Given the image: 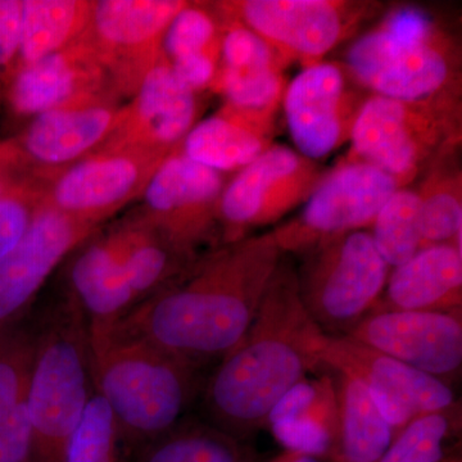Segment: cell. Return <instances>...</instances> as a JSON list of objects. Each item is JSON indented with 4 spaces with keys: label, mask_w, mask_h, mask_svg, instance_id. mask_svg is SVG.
Returning a JSON list of instances; mask_svg holds the SVG:
<instances>
[{
    "label": "cell",
    "mask_w": 462,
    "mask_h": 462,
    "mask_svg": "<svg viewBox=\"0 0 462 462\" xmlns=\"http://www.w3.org/2000/svg\"><path fill=\"white\" fill-rule=\"evenodd\" d=\"M108 230L136 306L180 278L199 257L176 245L138 209Z\"/></svg>",
    "instance_id": "cell-25"
},
{
    "label": "cell",
    "mask_w": 462,
    "mask_h": 462,
    "mask_svg": "<svg viewBox=\"0 0 462 462\" xmlns=\"http://www.w3.org/2000/svg\"><path fill=\"white\" fill-rule=\"evenodd\" d=\"M282 257L272 231L225 243L112 327L200 369L216 366L247 333Z\"/></svg>",
    "instance_id": "cell-1"
},
{
    "label": "cell",
    "mask_w": 462,
    "mask_h": 462,
    "mask_svg": "<svg viewBox=\"0 0 462 462\" xmlns=\"http://www.w3.org/2000/svg\"><path fill=\"white\" fill-rule=\"evenodd\" d=\"M282 71L281 67L245 69L218 67L209 90L223 96L225 103L231 107L275 121L288 85Z\"/></svg>",
    "instance_id": "cell-31"
},
{
    "label": "cell",
    "mask_w": 462,
    "mask_h": 462,
    "mask_svg": "<svg viewBox=\"0 0 462 462\" xmlns=\"http://www.w3.org/2000/svg\"><path fill=\"white\" fill-rule=\"evenodd\" d=\"M348 338L451 385L462 366L460 311L375 309Z\"/></svg>",
    "instance_id": "cell-16"
},
{
    "label": "cell",
    "mask_w": 462,
    "mask_h": 462,
    "mask_svg": "<svg viewBox=\"0 0 462 462\" xmlns=\"http://www.w3.org/2000/svg\"><path fill=\"white\" fill-rule=\"evenodd\" d=\"M398 189L393 179L375 167L343 162L327 172L302 211L273 230L282 254H305L324 240L372 227L376 215Z\"/></svg>",
    "instance_id": "cell-12"
},
{
    "label": "cell",
    "mask_w": 462,
    "mask_h": 462,
    "mask_svg": "<svg viewBox=\"0 0 462 462\" xmlns=\"http://www.w3.org/2000/svg\"><path fill=\"white\" fill-rule=\"evenodd\" d=\"M9 185H0V193H2L3 190L7 189Z\"/></svg>",
    "instance_id": "cell-42"
},
{
    "label": "cell",
    "mask_w": 462,
    "mask_h": 462,
    "mask_svg": "<svg viewBox=\"0 0 462 462\" xmlns=\"http://www.w3.org/2000/svg\"><path fill=\"white\" fill-rule=\"evenodd\" d=\"M325 173L294 149L273 144L225 185L218 205L221 245L278 223L310 199Z\"/></svg>",
    "instance_id": "cell-10"
},
{
    "label": "cell",
    "mask_w": 462,
    "mask_h": 462,
    "mask_svg": "<svg viewBox=\"0 0 462 462\" xmlns=\"http://www.w3.org/2000/svg\"><path fill=\"white\" fill-rule=\"evenodd\" d=\"M316 378L298 382L273 407L264 427L285 451L328 462L338 439V396L333 375L316 370Z\"/></svg>",
    "instance_id": "cell-21"
},
{
    "label": "cell",
    "mask_w": 462,
    "mask_h": 462,
    "mask_svg": "<svg viewBox=\"0 0 462 462\" xmlns=\"http://www.w3.org/2000/svg\"><path fill=\"white\" fill-rule=\"evenodd\" d=\"M99 229L42 205L20 242L0 258V330L32 314L58 264Z\"/></svg>",
    "instance_id": "cell-17"
},
{
    "label": "cell",
    "mask_w": 462,
    "mask_h": 462,
    "mask_svg": "<svg viewBox=\"0 0 462 462\" xmlns=\"http://www.w3.org/2000/svg\"><path fill=\"white\" fill-rule=\"evenodd\" d=\"M462 252L455 245L420 249L389 273L376 309L398 311H460Z\"/></svg>",
    "instance_id": "cell-23"
},
{
    "label": "cell",
    "mask_w": 462,
    "mask_h": 462,
    "mask_svg": "<svg viewBox=\"0 0 462 462\" xmlns=\"http://www.w3.org/2000/svg\"><path fill=\"white\" fill-rule=\"evenodd\" d=\"M23 27V2L0 0V69L11 74L17 63Z\"/></svg>",
    "instance_id": "cell-37"
},
{
    "label": "cell",
    "mask_w": 462,
    "mask_h": 462,
    "mask_svg": "<svg viewBox=\"0 0 462 462\" xmlns=\"http://www.w3.org/2000/svg\"><path fill=\"white\" fill-rule=\"evenodd\" d=\"M325 338L303 305L297 270L282 257L247 333L207 375L199 418L247 442L279 400L320 367Z\"/></svg>",
    "instance_id": "cell-2"
},
{
    "label": "cell",
    "mask_w": 462,
    "mask_h": 462,
    "mask_svg": "<svg viewBox=\"0 0 462 462\" xmlns=\"http://www.w3.org/2000/svg\"><path fill=\"white\" fill-rule=\"evenodd\" d=\"M266 462H324L312 456L300 454V452L285 451L282 449V454L275 456L272 460Z\"/></svg>",
    "instance_id": "cell-40"
},
{
    "label": "cell",
    "mask_w": 462,
    "mask_h": 462,
    "mask_svg": "<svg viewBox=\"0 0 462 462\" xmlns=\"http://www.w3.org/2000/svg\"><path fill=\"white\" fill-rule=\"evenodd\" d=\"M8 79L9 106L20 116L35 117L84 100L116 98L105 69L80 41L32 65L16 67Z\"/></svg>",
    "instance_id": "cell-20"
},
{
    "label": "cell",
    "mask_w": 462,
    "mask_h": 462,
    "mask_svg": "<svg viewBox=\"0 0 462 462\" xmlns=\"http://www.w3.org/2000/svg\"><path fill=\"white\" fill-rule=\"evenodd\" d=\"M226 182L223 172L194 162L178 148L152 176L138 211L199 257L200 247L220 236L218 205Z\"/></svg>",
    "instance_id": "cell-13"
},
{
    "label": "cell",
    "mask_w": 462,
    "mask_h": 462,
    "mask_svg": "<svg viewBox=\"0 0 462 462\" xmlns=\"http://www.w3.org/2000/svg\"><path fill=\"white\" fill-rule=\"evenodd\" d=\"M460 144L443 149L422 173L418 193L420 202L421 249L438 245L461 248L462 171Z\"/></svg>",
    "instance_id": "cell-27"
},
{
    "label": "cell",
    "mask_w": 462,
    "mask_h": 462,
    "mask_svg": "<svg viewBox=\"0 0 462 462\" xmlns=\"http://www.w3.org/2000/svg\"><path fill=\"white\" fill-rule=\"evenodd\" d=\"M320 367L357 376L369 389L394 436L416 418L445 411L457 404L451 385L348 337L327 336Z\"/></svg>",
    "instance_id": "cell-14"
},
{
    "label": "cell",
    "mask_w": 462,
    "mask_h": 462,
    "mask_svg": "<svg viewBox=\"0 0 462 462\" xmlns=\"http://www.w3.org/2000/svg\"><path fill=\"white\" fill-rule=\"evenodd\" d=\"M90 346L96 393L107 404L129 457L199 404L206 370L114 327L90 325Z\"/></svg>",
    "instance_id": "cell-3"
},
{
    "label": "cell",
    "mask_w": 462,
    "mask_h": 462,
    "mask_svg": "<svg viewBox=\"0 0 462 462\" xmlns=\"http://www.w3.org/2000/svg\"><path fill=\"white\" fill-rule=\"evenodd\" d=\"M346 71L374 96L411 103H461L457 45L422 9L403 5L346 48Z\"/></svg>",
    "instance_id": "cell-5"
},
{
    "label": "cell",
    "mask_w": 462,
    "mask_h": 462,
    "mask_svg": "<svg viewBox=\"0 0 462 462\" xmlns=\"http://www.w3.org/2000/svg\"><path fill=\"white\" fill-rule=\"evenodd\" d=\"M90 5L84 0H23L16 66L32 65L80 41Z\"/></svg>",
    "instance_id": "cell-29"
},
{
    "label": "cell",
    "mask_w": 462,
    "mask_h": 462,
    "mask_svg": "<svg viewBox=\"0 0 462 462\" xmlns=\"http://www.w3.org/2000/svg\"><path fill=\"white\" fill-rule=\"evenodd\" d=\"M197 96L179 80L169 60L161 57L134 98L121 107L115 132L106 144L171 154L199 120Z\"/></svg>",
    "instance_id": "cell-19"
},
{
    "label": "cell",
    "mask_w": 462,
    "mask_h": 462,
    "mask_svg": "<svg viewBox=\"0 0 462 462\" xmlns=\"http://www.w3.org/2000/svg\"><path fill=\"white\" fill-rule=\"evenodd\" d=\"M115 97L84 100L35 116L16 139L27 173L45 182L102 148L117 125Z\"/></svg>",
    "instance_id": "cell-18"
},
{
    "label": "cell",
    "mask_w": 462,
    "mask_h": 462,
    "mask_svg": "<svg viewBox=\"0 0 462 462\" xmlns=\"http://www.w3.org/2000/svg\"><path fill=\"white\" fill-rule=\"evenodd\" d=\"M170 154L106 144L42 185V205L100 227L116 212L141 199Z\"/></svg>",
    "instance_id": "cell-11"
},
{
    "label": "cell",
    "mask_w": 462,
    "mask_h": 462,
    "mask_svg": "<svg viewBox=\"0 0 462 462\" xmlns=\"http://www.w3.org/2000/svg\"><path fill=\"white\" fill-rule=\"evenodd\" d=\"M32 355V312L0 330V415L26 402Z\"/></svg>",
    "instance_id": "cell-35"
},
{
    "label": "cell",
    "mask_w": 462,
    "mask_h": 462,
    "mask_svg": "<svg viewBox=\"0 0 462 462\" xmlns=\"http://www.w3.org/2000/svg\"><path fill=\"white\" fill-rule=\"evenodd\" d=\"M339 63L303 67L285 88L282 106L297 152L309 160H324L349 141L366 99Z\"/></svg>",
    "instance_id": "cell-15"
},
{
    "label": "cell",
    "mask_w": 462,
    "mask_h": 462,
    "mask_svg": "<svg viewBox=\"0 0 462 462\" xmlns=\"http://www.w3.org/2000/svg\"><path fill=\"white\" fill-rule=\"evenodd\" d=\"M225 16L260 35L288 63L322 62L376 8L346 0H229L215 3Z\"/></svg>",
    "instance_id": "cell-8"
},
{
    "label": "cell",
    "mask_w": 462,
    "mask_h": 462,
    "mask_svg": "<svg viewBox=\"0 0 462 462\" xmlns=\"http://www.w3.org/2000/svg\"><path fill=\"white\" fill-rule=\"evenodd\" d=\"M182 0L91 2L80 38L105 69L116 97L134 96L162 57V41Z\"/></svg>",
    "instance_id": "cell-9"
},
{
    "label": "cell",
    "mask_w": 462,
    "mask_h": 462,
    "mask_svg": "<svg viewBox=\"0 0 462 462\" xmlns=\"http://www.w3.org/2000/svg\"><path fill=\"white\" fill-rule=\"evenodd\" d=\"M380 256L393 269L421 249L420 202L410 188H398L376 215L370 227Z\"/></svg>",
    "instance_id": "cell-30"
},
{
    "label": "cell",
    "mask_w": 462,
    "mask_h": 462,
    "mask_svg": "<svg viewBox=\"0 0 462 462\" xmlns=\"http://www.w3.org/2000/svg\"><path fill=\"white\" fill-rule=\"evenodd\" d=\"M129 462H258L245 440L188 416L173 430L134 451Z\"/></svg>",
    "instance_id": "cell-28"
},
{
    "label": "cell",
    "mask_w": 462,
    "mask_h": 462,
    "mask_svg": "<svg viewBox=\"0 0 462 462\" xmlns=\"http://www.w3.org/2000/svg\"><path fill=\"white\" fill-rule=\"evenodd\" d=\"M62 462H129L107 404L94 393L83 419L67 442Z\"/></svg>",
    "instance_id": "cell-34"
},
{
    "label": "cell",
    "mask_w": 462,
    "mask_h": 462,
    "mask_svg": "<svg viewBox=\"0 0 462 462\" xmlns=\"http://www.w3.org/2000/svg\"><path fill=\"white\" fill-rule=\"evenodd\" d=\"M460 407L428 413L394 436L378 462H443L449 442L460 430Z\"/></svg>",
    "instance_id": "cell-32"
},
{
    "label": "cell",
    "mask_w": 462,
    "mask_h": 462,
    "mask_svg": "<svg viewBox=\"0 0 462 462\" xmlns=\"http://www.w3.org/2000/svg\"><path fill=\"white\" fill-rule=\"evenodd\" d=\"M325 370L336 383L339 412L338 439L328 462H378L393 440V430L357 376Z\"/></svg>",
    "instance_id": "cell-26"
},
{
    "label": "cell",
    "mask_w": 462,
    "mask_h": 462,
    "mask_svg": "<svg viewBox=\"0 0 462 462\" xmlns=\"http://www.w3.org/2000/svg\"><path fill=\"white\" fill-rule=\"evenodd\" d=\"M170 65L179 80L191 91L199 94L200 91L211 89L220 66V54L205 53L185 57L173 60Z\"/></svg>",
    "instance_id": "cell-38"
},
{
    "label": "cell",
    "mask_w": 462,
    "mask_h": 462,
    "mask_svg": "<svg viewBox=\"0 0 462 462\" xmlns=\"http://www.w3.org/2000/svg\"><path fill=\"white\" fill-rule=\"evenodd\" d=\"M302 254L297 279L307 312L325 336H348L378 307L392 267L369 230L340 234Z\"/></svg>",
    "instance_id": "cell-7"
},
{
    "label": "cell",
    "mask_w": 462,
    "mask_h": 462,
    "mask_svg": "<svg viewBox=\"0 0 462 462\" xmlns=\"http://www.w3.org/2000/svg\"><path fill=\"white\" fill-rule=\"evenodd\" d=\"M32 180L27 173L16 139L0 141V185Z\"/></svg>",
    "instance_id": "cell-39"
},
{
    "label": "cell",
    "mask_w": 462,
    "mask_h": 462,
    "mask_svg": "<svg viewBox=\"0 0 462 462\" xmlns=\"http://www.w3.org/2000/svg\"><path fill=\"white\" fill-rule=\"evenodd\" d=\"M443 462H461V460L460 458L456 457V456H454V457H452V456H448V457H447Z\"/></svg>",
    "instance_id": "cell-41"
},
{
    "label": "cell",
    "mask_w": 462,
    "mask_h": 462,
    "mask_svg": "<svg viewBox=\"0 0 462 462\" xmlns=\"http://www.w3.org/2000/svg\"><path fill=\"white\" fill-rule=\"evenodd\" d=\"M343 162L375 167L409 188L431 161L461 143V103H411L366 97L349 136Z\"/></svg>",
    "instance_id": "cell-6"
},
{
    "label": "cell",
    "mask_w": 462,
    "mask_h": 462,
    "mask_svg": "<svg viewBox=\"0 0 462 462\" xmlns=\"http://www.w3.org/2000/svg\"><path fill=\"white\" fill-rule=\"evenodd\" d=\"M91 327H112L136 306L109 230H97L69 254L65 287Z\"/></svg>",
    "instance_id": "cell-22"
},
{
    "label": "cell",
    "mask_w": 462,
    "mask_h": 462,
    "mask_svg": "<svg viewBox=\"0 0 462 462\" xmlns=\"http://www.w3.org/2000/svg\"><path fill=\"white\" fill-rule=\"evenodd\" d=\"M42 205L38 181L16 182L0 193V258L20 242Z\"/></svg>",
    "instance_id": "cell-36"
},
{
    "label": "cell",
    "mask_w": 462,
    "mask_h": 462,
    "mask_svg": "<svg viewBox=\"0 0 462 462\" xmlns=\"http://www.w3.org/2000/svg\"><path fill=\"white\" fill-rule=\"evenodd\" d=\"M94 393L89 320L62 288L41 311L32 312L26 394L32 462H62Z\"/></svg>",
    "instance_id": "cell-4"
},
{
    "label": "cell",
    "mask_w": 462,
    "mask_h": 462,
    "mask_svg": "<svg viewBox=\"0 0 462 462\" xmlns=\"http://www.w3.org/2000/svg\"><path fill=\"white\" fill-rule=\"evenodd\" d=\"M223 18L215 3H191L181 8L167 27L162 41V56L169 60L220 54Z\"/></svg>",
    "instance_id": "cell-33"
},
{
    "label": "cell",
    "mask_w": 462,
    "mask_h": 462,
    "mask_svg": "<svg viewBox=\"0 0 462 462\" xmlns=\"http://www.w3.org/2000/svg\"><path fill=\"white\" fill-rule=\"evenodd\" d=\"M273 123L224 103L214 115L194 125L179 149L215 171H240L273 147Z\"/></svg>",
    "instance_id": "cell-24"
}]
</instances>
